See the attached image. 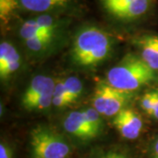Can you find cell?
<instances>
[{"mask_svg": "<svg viewBox=\"0 0 158 158\" xmlns=\"http://www.w3.org/2000/svg\"><path fill=\"white\" fill-rule=\"evenodd\" d=\"M71 18L55 14H31L18 19L15 33L26 48L39 54L48 50L62 39L69 27Z\"/></svg>", "mask_w": 158, "mask_h": 158, "instance_id": "obj_1", "label": "cell"}, {"mask_svg": "<svg viewBox=\"0 0 158 158\" xmlns=\"http://www.w3.org/2000/svg\"><path fill=\"white\" fill-rule=\"evenodd\" d=\"M115 38L107 29L92 23L79 26L71 37L70 54L73 61L82 67H95L113 52Z\"/></svg>", "mask_w": 158, "mask_h": 158, "instance_id": "obj_2", "label": "cell"}, {"mask_svg": "<svg viewBox=\"0 0 158 158\" xmlns=\"http://www.w3.org/2000/svg\"><path fill=\"white\" fill-rule=\"evenodd\" d=\"M156 78L155 70L135 55H127L116 66L108 70L106 82L120 90L132 92Z\"/></svg>", "mask_w": 158, "mask_h": 158, "instance_id": "obj_3", "label": "cell"}, {"mask_svg": "<svg viewBox=\"0 0 158 158\" xmlns=\"http://www.w3.org/2000/svg\"><path fill=\"white\" fill-rule=\"evenodd\" d=\"M109 20L131 27L147 19L155 11L157 0H96Z\"/></svg>", "mask_w": 158, "mask_h": 158, "instance_id": "obj_4", "label": "cell"}, {"mask_svg": "<svg viewBox=\"0 0 158 158\" xmlns=\"http://www.w3.org/2000/svg\"><path fill=\"white\" fill-rule=\"evenodd\" d=\"M30 158H69L72 148L69 141L55 130L38 126L29 137Z\"/></svg>", "mask_w": 158, "mask_h": 158, "instance_id": "obj_5", "label": "cell"}, {"mask_svg": "<svg viewBox=\"0 0 158 158\" xmlns=\"http://www.w3.org/2000/svg\"><path fill=\"white\" fill-rule=\"evenodd\" d=\"M55 87L56 83L50 77L35 76L23 93L21 98L23 107L29 111H40L49 108L53 104Z\"/></svg>", "mask_w": 158, "mask_h": 158, "instance_id": "obj_6", "label": "cell"}, {"mask_svg": "<svg viewBox=\"0 0 158 158\" xmlns=\"http://www.w3.org/2000/svg\"><path fill=\"white\" fill-rule=\"evenodd\" d=\"M82 0H19L22 11L30 14H55L71 18Z\"/></svg>", "mask_w": 158, "mask_h": 158, "instance_id": "obj_7", "label": "cell"}, {"mask_svg": "<svg viewBox=\"0 0 158 158\" xmlns=\"http://www.w3.org/2000/svg\"><path fill=\"white\" fill-rule=\"evenodd\" d=\"M113 123L121 136L127 140L137 139L143 127L141 116L135 110L128 108H125L115 115Z\"/></svg>", "mask_w": 158, "mask_h": 158, "instance_id": "obj_8", "label": "cell"}, {"mask_svg": "<svg viewBox=\"0 0 158 158\" xmlns=\"http://www.w3.org/2000/svg\"><path fill=\"white\" fill-rule=\"evenodd\" d=\"M140 51V56L153 70H158V34L141 33L133 38Z\"/></svg>", "mask_w": 158, "mask_h": 158, "instance_id": "obj_9", "label": "cell"}, {"mask_svg": "<svg viewBox=\"0 0 158 158\" xmlns=\"http://www.w3.org/2000/svg\"><path fill=\"white\" fill-rule=\"evenodd\" d=\"M63 128L67 133L82 141H90L98 136L82 111H74L66 116L63 120Z\"/></svg>", "mask_w": 158, "mask_h": 158, "instance_id": "obj_10", "label": "cell"}, {"mask_svg": "<svg viewBox=\"0 0 158 158\" xmlns=\"http://www.w3.org/2000/svg\"><path fill=\"white\" fill-rule=\"evenodd\" d=\"M21 59L15 46L8 40L0 44V77L6 80L16 73L20 67Z\"/></svg>", "mask_w": 158, "mask_h": 158, "instance_id": "obj_11", "label": "cell"}, {"mask_svg": "<svg viewBox=\"0 0 158 158\" xmlns=\"http://www.w3.org/2000/svg\"><path fill=\"white\" fill-rule=\"evenodd\" d=\"M130 98L131 92L118 90L113 87L104 116L111 117L117 115L120 111L125 109V106H127V102L129 101Z\"/></svg>", "mask_w": 158, "mask_h": 158, "instance_id": "obj_12", "label": "cell"}, {"mask_svg": "<svg viewBox=\"0 0 158 158\" xmlns=\"http://www.w3.org/2000/svg\"><path fill=\"white\" fill-rule=\"evenodd\" d=\"M22 11L19 0H0V20L2 27H7L19 19V12Z\"/></svg>", "mask_w": 158, "mask_h": 158, "instance_id": "obj_13", "label": "cell"}, {"mask_svg": "<svg viewBox=\"0 0 158 158\" xmlns=\"http://www.w3.org/2000/svg\"><path fill=\"white\" fill-rule=\"evenodd\" d=\"M113 86L108 84L106 81H102L97 85L94 95L92 98V106L101 115H104L108 100L111 96Z\"/></svg>", "mask_w": 158, "mask_h": 158, "instance_id": "obj_14", "label": "cell"}, {"mask_svg": "<svg viewBox=\"0 0 158 158\" xmlns=\"http://www.w3.org/2000/svg\"><path fill=\"white\" fill-rule=\"evenodd\" d=\"M62 81H63L65 90L73 104L78 99L79 97L81 96L83 92V89H84L83 84L78 77L74 76L69 77Z\"/></svg>", "mask_w": 158, "mask_h": 158, "instance_id": "obj_15", "label": "cell"}, {"mask_svg": "<svg viewBox=\"0 0 158 158\" xmlns=\"http://www.w3.org/2000/svg\"><path fill=\"white\" fill-rule=\"evenodd\" d=\"M71 104H72V102L69 98L68 94L65 90L64 85H63V81L58 82L57 84H56V87H55L52 105L55 107L62 109V108L67 107L69 106H70Z\"/></svg>", "mask_w": 158, "mask_h": 158, "instance_id": "obj_16", "label": "cell"}, {"mask_svg": "<svg viewBox=\"0 0 158 158\" xmlns=\"http://www.w3.org/2000/svg\"><path fill=\"white\" fill-rule=\"evenodd\" d=\"M84 116L86 118V120L88 121V123L90 124V127L92 130L95 132L97 135L101 133L102 127H103V122L100 118V113L98 111H96L94 108H86L85 110L82 111Z\"/></svg>", "mask_w": 158, "mask_h": 158, "instance_id": "obj_17", "label": "cell"}, {"mask_svg": "<svg viewBox=\"0 0 158 158\" xmlns=\"http://www.w3.org/2000/svg\"><path fill=\"white\" fill-rule=\"evenodd\" d=\"M141 107L145 113L152 116L154 112V105H153V93L152 90L145 93L141 98Z\"/></svg>", "mask_w": 158, "mask_h": 158, "instance_id": "obj_18", "label": "cell"}, {"mask_svg": "<svg viewBox=\"0 0 158 158\" xmlns=\"http://www.w3.org/2000/svg\"><path fill=\"white\" fill-rule=\"evenodd\" d=\"M91 158H132L129 155L118 149H109L94 155Z\"/></svg>", "mask_w": 158, "mask_h": 158, "instance_id": "obj_19", "label": "cell"}, {"mask_svg": "<svg viewBox=\"0 0 158 158\" xmlns=\"http://www.w3.org/2000/svg\"><path fill=\"white\" fill-rule=\"evenodd\" d=\"M0 158H13V148L6 141L0 143Z\"/></svg>", "mask_w": 158, "mask_h": 158, "instance_id": "obj_20", "label": "cell"}, {"mask_svg": "<svg viewBox=\"0 0 158 158\" xmlns=\"http://www.w3.org/2000/svg\"><path fill=\"white\" fill-rule=\"evenodd\" d=\"M152 93H153V105H154L153 117L158 120V89L152 90Z\"/></svg>", "mask_w": 158, "mask_h": 158, "instance_id": "obj_21", "label": "cell"}, {"mask_svg": "<svg viewBox=\"0 0 158 158\" xmlns=\"http://www.w3.org/2000/svg\"><path fill=\"white\" fill-rule=\"evenodd\" d=\"M149 158H158V136L153 141L150 150H149Z\"/></svg>", "mask_w": 158, "mask_h": 158, "instance_id": "obj_22", "label": "cell"}]
</instances>
